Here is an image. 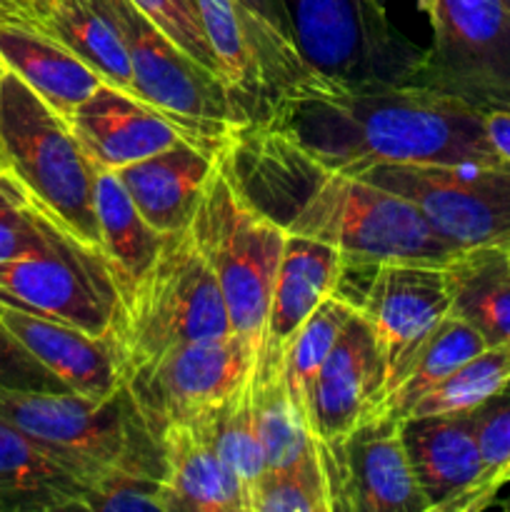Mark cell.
<instances>
[{
	"mask_svg": "<svg viewBox=\"0 0 510 512\" xmlns=\"http://www.w3.org/2000/svg\"><path fill=\"white\" fill-rule=\"evenodd\" d=\"M235 188L285 233L333 245L350 265H448L450 248L415 205L363 178L325 168L270 125H243L220 150Z\"/></svg>",
	"mask_w": 510,
	"mask_h": 512,
	"instance_id": "cell-1",
	"label": "cell"
},
{
	"mask_svg": "<svg viewBox=\"0 0 510 512\" xmlns=\"http://www.w3.org/2000/svg\"><path fill=\"white\" fill-rule=\"evenodd\" d=\"M258 123L298 143L325 168L348 175L378 163H508L490 143L485 113L418 85L343 90L318 80L275 100Z\"/></svg>",
	"mask_w": 510,
	"mask_h": 512,
	"instance_id": "cell-2",
	"label": "cell"
},
{
	"mask_svg": "<svg viewBox=\"0 0 510 512\" xmlns=\"http://www.w3.org/2000/svg\"><path fill=\"white\" fill-rule=\"evenodd\" d=\"M230 333L233 325L218 278L188 228L168 235L155 263L120 288V308L108 340L125 380L168 350Z\"/></svg>",
	"mask_w": 510,
	"mask_h": 512,
	"instance_id": "cell-3",
	"label": "cell"
},
{
	"mask_svg": "<svg viewBox=\"0 0 510 512\" xmlns=\"http://www.w3.org/2000/svg\"><path fill=\"white\" fill-rule=\"evenodd\" d=\"M0 418L43 445L85 488L118 470L163 478V450L125 383L108 398L0 390Z\"/></svg>",
	"mask_w": 510,
	"mask_h": 512,
	"instance_id": "cell-4",
	"label": "cell"
},
{
	"mask_svg": "<svg viewBox=\"0 0 510 512\" xmlns=\"http://www.w3.org/2000/svg\"><path fill=\"white\" fill-rule=\"evenodd\" d=\"M0 165L50 220L100 248L95 163L60 118L13 70L0 80Z\"/></svg>",
	"mask_w": 510,
	"mask_h": 512,
	"instance_id": "cell-5",
	"label": "cell"
},
{
	"mask_svg": "<svg viewBox=\"0 0 510 512\" xmlns=\"http://www.w3.org/2000/svg\"><path fill=\"white\" fill-rule=\"evenodd\" d=\"M295 48L310 73L343 90L415 85L423 45L405 38L380 0H283Z\"/></svg>",
	"mask_w": 510,
	"mask_h": 512,
	"instance_id": "cell-6",
	"label": "cell"
},
{
	"mask_svg": "<svg viewBox=\"0 0 510 512\" xmlns=\"http://www.w3.org/2000/svg\"><path fill=\"white\" fill-rule=\"evenodd\" d=\"M190 230L218 278L233 333L240 335L258 358L288 233L240 195L220 153Z\"/></svg>",
	"mask_w": 510,
	"mask_h": 512,
	"instance_id": "cell-7",
	"label": "cell"
},
{
	"mask_svg": "<svg viewBox=\"0 0 510 512\" xmlns=\"http://www.w3.org/2000/svg\"><path fill=\"white\" fill-rule=\"evenodd\" d=\"M105 5L128 45L135 98L170 120L185 140L220 153L250 123L233 90L220 75L190 58L130 0H105Z\"/></svg>",
	"mask_w": 510,
	"mask_h": 512,
	"instance_id": "cell-8",
	"label": "cell"
},
{
	"mask_svg": "<svg viewBox=\"0 0 510 512\" xmlns=\"http://www.w3.org/2000/svg\"><path fill=\"white\" fill-rule=\"evenodd\" d=\"M355 178L400 195L458 253L510 250V163H378Z\"/></svg>",
	"mask_w": 510,
	"mask_h": 512,
	"instance_id": "cell-9",
	"label": "cell"
},
{
	"mask_svg": "<svg viewBox=\"0 0 510 512\" xmlns=\"http://www.w3.org/2000/svg\"><path fill=\"white\" fill-rule=\"evenodd\" d=\"M38 218L43 245L0 265V300L108 338L120 308V288L108 258L40 210Z\"/></svg>",
	"mask_w": 510,
	"mask_h": 512,
	"instance_id": "cell-10",
	"label": "cell"
},
{
	"mask_svg": "<svg viewBox=\"0 0 510 512\" xmlns=\"http://www.w3.org/2000/svg\"><path fill=\"white\" fill-rule=\"evenodd\" d=\"M433 40L415 85L480 113L510 110V5L505 0H433Z\"/></svg>",
	"mask_w": 510,
	"mask_h": 512,
	"instance_id": "cell-11",
	"label": "cell"
},
{
	"mask_svg": "<svg viewBox=\"0 0 510 512\" xmlns=\"http://www.w3.org/2000/svg\"><path fill=\"white\" fill-rule=\"evenodd\" d=\"M255 370V350L240 335L198 340L148 360L123 380L158 438L175 423H193L223 403Z\"/></svg>",
	"mask_w": 510,
	"mask_h": 512,
	"instance_id": "cell-12",
	"label": "cell"
},
{
	"mask_svg": "<svg viewBox=\"0 0 510 512\" xmlns=\"http://www.w3.org/2000/svg\"><path fill=\"white\" fill-rule=\"evenodd\" d=\"M330 512H430L398 420L368 415L333 440H315Z\"/></svg>",
	"mask_w": 510,
	"mask_h": 512,
	"instance_id": "cell-13",
	"label": "cell"
},
{
	"mask_svg": "<svg viewBox=\"0 0 510 512\" xmlns=\"http://www.w3.org/2000/svg\"><path fill=\"white\" fill-rule=\"evenodd\" d=\"M355 310L368 320L385 373L450 313L445 265L375 263ZM385 380V378H383Z\"/></svg>",
	"mask_w": 510,
	"mask_h": 512,
	"instance_id": "cell-14",
	"label": "cell"
},
{
	"mask_svg": "<svg viewBox=\"0 0 510 512\" xmlns=\"http://www.w3.org/2000/svg\"><path fill=\"white\" fill-rule=\"evenodd\" d=\"M400 435L430 512H478L485 468L470 410L413 415Z\"/></svg>",
	"mask_w": 510,
	"mask_h": 512,
	"instance_id": "cell-15",
	"label": "cell"
},
{
	"mask_svg": "<svg viewBox=\"0 0 510 512\" xmlns=\"http://www.w3.org/2000/svg\"><path fill=\"white\" fill-rule=\"evenodd\" d=\"M345 265L343 253L333 245L288 233L270 295L263 343L255 358V378L283 373L290 343L313 310L338 290Z\"/></svg>",
	"mask_w": 510,
	"mask_h": 512,
	"instance_id": "cell-16",
	"label": "cell"
},
{
	"mask_svg": "<svg viewBox=\"0 0 510 512\" xmlns=\"http://www.w3.org/2000/svg\"><path fill=\"white\" fill-rule=\"evenodd\" d=\"M385 365L373 328L355 310L310 385L305 420L315 440H333L365 420L383 388Z\"/></svg>",
	"mask_w": 510,
	"mask_h": 512,
	"instance_id": "cell-17",
	"label": "cell"
},
{
	"mask_svg": "<svg viewBox=\"0 0 510 512\" xmlns=\"http://www.w3.org/2000/svg\"><path fill=\"white\" fill-rule=\"evenodd\" d=\"M75 138L98 168L120 170L183 140L170 120L133 93L103 83L70 118Z\"/></svg>",
	"mask_w": 510,
	"mask_h": 512,
	"instance_id": "cell-18",
	"label": "cell"
},
{
	"mask_svg": "<svg viewBox=\"0 0 510 512\" xmlns=\"http://www.w3.org/2000/svg\"><path fill=\"white\" fill-rule=\"evenodd\" d=\"M0 320L23 348L73 393L108 398L123 385L108 338L0 300Z\"/></svg>",
	"mask_w": 510,
	"mask_h": 512,
	"instance_id": "cell-19",
	"label": "cell"
},
{
	"mask_svg": "<svg viewBox=\"0 0 510 512\" xmlns=\"http://www.w3.org/2000/svg\"><path fill=\"white\" fill-rule=\"evenodd\" d=\"M215 160L218 153H210L183 138L163 153L150 155L115 173L143 218L158 233L173 235L183 233L193 223Z\"/></svg>",
	"mask_w": 510,
	"mask_h": 512,
	"instance_id": "cell-20",
	"label": "cell"
},
{
	"mask_svg": "<svg viewBox=\"0 0 510 512\" xmlns=\"http://www.w3.org/2000/svg\"><path fill=\"white\" fill-rule=\"evenodd\" d=\"M0 60L68 123L105 83L60 40L25 20H0Z\"/></svg>",
	"mask_w": 510,
	"mask_h": 512,
	"instance_id": "cell-21",
	"label": "cell"
},
{
	"mask_svg": "<svg viewBox=\"0 0 510 512\" xmlns=\"http://www.w3.org/2000/svg\"><path fill=\"white\" fill-rule=\"evenodd\" d=\"M160 450L168 512H248L243 483L193 423L165 428Z\"/></svg>",
	"mask_w": 510,
	"mask_h": 512,
	"instance_id": "cell-22",
	"label": "cell"
},
{
	"mask_svg": "<svg viewBox=\"0 0 510 512\" xmlns=\"http://www.w3.org/2000/svg\"><path fill=\"white\" fill-rule=\"evenodd\" d=\"M488 348L483 335L458 315L448 313L418 345L408 350L393 368L385 373L383 388L370 415L388 420H405L410 408L430 388L448 378L453 370L468 363Z\"/></svg>",
	"mask_w": 510,
	"mask_h": 512,
	"instance_id": "cell-23",
	"label": "cell"
},
{
	"mask_svg": "<svg viewBox=\"0 0 510 512\" xmlns=\"http://www.w3.org/2000/svg\"><path fill=\"white\" fill-rule=\"evenodd\" d=\"M85 485L30 435L0 418V512L83 510Z\"/></svg>",
	"mask_w": 510,
	"mask_h": 512,
	"instance_id": "cell-24",
	"label": "cell"
},
{
	"mask_svg": "<svg viewBox=\"0 0 510 512\" xmlns=\"http://www.w3.org/2000/svg\"><path fill=\"white\" fill-rule=\"evenodd\" d=\"M450 313L483 335L488 348H510V258L508 250L480 248L445 265Z\"/></svg>",
	"mask_w": 510,
	"mask_h": 512,
	"instance_id": "cell-25",
	"label": "cell"
},
{
	"mask_svg": "<svg viewBox=\"0 0 510 512\" xmlns=\"http://www.w3.org/2000/svg\"><path fill=\"white\" fill-rule=\"evenodd\" d=\"M95 218L100 248L113 268L118 288L138 280L163 250L168 235L158 233L133 203L115 170L95 165Z\"/></svg>",
	"mask_w": 510,
	"mask_h": 512,
	"instance_id": "cell-26",
	"label": "cell"
},
{
	"mask_svg": "<svg viewBox=\"0 0 510 512\" xmlns=\"http://www.w3.org/2000/svg\"><path fill=\"white\" fill-rule=\"evenodd\" d=\"M40 28L78 55L105 83L133 93L128 45L105 0H58Z\"/></svg>",
	"mask_w": 510,
	"mask_h": 512,
	"instance_id": "cell-27",
	"label": "cell"
},
{
	"mask_svg": "<svg viewBox=\"0 0 510 512\" xmlns=\"http://www.w3.org/2000/svg\"><path fill=\"white\" fill-rule=\"evenodd\" d=\"M193 425L208 440L210 448L238 475L245 495H248L250 512V495H253L260 475L265 473V453L253 413V375L223 403L198 415Z\"/></svg>",
	"mask_w": 510,
	"mask_h": 512,
	"instance_id": "cell-28",
	"label": "cell"
},
{
	"mask_svg": "<svg viewBox=\"0 0 510 512\" xmlns=\"http://www.w3.org/2000/svg\"><path fill=\"white\" fill-rule=\"evenodd\" d=\"M353 313L355 305L345 300L343 295L333 293L313 310V315L305 320V325L298 330L288 353H285L283 378L285 385H288L290 398H293L295 408L303 413V418L310 385H313L315 375L323 368L325 358L330 355L333 345L338 343L340 333L348 325V320L353 318Z\"/></svg>",
	"mask_w": 510,
	"mask_h": 512,
	"instance_id": "cell-29",
	"label": "cell"
},
{
	"mask_svg": "<svg viewBox=\"0 0 510 512\" xmlns=\"http://www.w3.org/2000/svg\"><path fill=\"white\" fill-rule=\"evenodd\" d=\"M253 413L263 443L265 470L285 468L315 445L303 413L290 398L283 373L268 378L253 375Z\"/></svg>",
	"mask_w": 510,
	"mask_h": 512,
	"instance_id": "cell-30",
	"label": "cell"
},
{
	"mask_svg": "<svg viewBox=\"0 0 510 512\" xmlns=\"http://www.w3.org/2000/svg\"><path fill=\"white\" fill-rule=\"evenodd\" d=\"M510 383V348H485L430 388L410 408L413 415L468 413Z\"/></svg>",
	"mask_w": 510,
	"mask_h": 512,
	"instance_id": "cell-31",
	"label": "cell"
},
{
	"mask_svg": "<svg viewBox=\"0 0 510 512\" xmlns=\"http://www.w3.org/2000/svg\"><path fill=\"white\" fill-rule=\"evenodd\" d=\"M250 512H330L318 443L295 463L260 475L250 495Z\"/></svg>",
	"mask_w": 510,
	"mask_h": 512,
	"instance_id": "cell-32",
	"label": "cell"
},
{
	"mask_svg": "<svg viewBox=\"0 0 510 512\" xmlns=\"http://www.w3.org/2000/svg\"><path fill=\"white\" fill-rule=\"evenodd\" d=\"M483 458V485L478 493V510H488L503 490L510 470V383L500 393L470 410Z\"/></svg>",
	"mask_w": 510,
	"mask_h": 512,
	"instance_id": "cell-33",
	"label": "cell"
},
{
	"mask_svg": "<svg viewBox=\"0 0 510 512\" xmlns=\"http://www.w3.org/2000/svg\"><path fill=\"white\" fill-rule=\"evenodd\" d=\"M85 512H168V495L160 475L118 470L85 488Z\"/></svg>",
	"mask_w": 510,
	"mask_h": 512,
	"instance_id": "cell-34",
	"label": "cell"
},
{
	"mask_svg": "<svg viewBox=\"0 0 510 512\" xmlns=\"http://www.w3.org/2000/svg\"><path fill=\"white\" fill-rule=\"evenodd\" d=\"M130 3L150 23L158 25L170 40H175L190 58L198 60L210 73L220 75V65L215 60L213 48H210L208 35H205L203 18H200L198 0H130Z\"/></svg>",
	"mask_w": 510,
	"mask_h": 512,
	"instance_id": "cell-35",
	"label": "cell"
},
{
	"mask_svg": "<svg viewBox=\"0 0 510 512\" xmlns=\"http://www.w3.org/2000/svg\"><path fill=\"white\" fill-rule=\"evenodd\" d=\"M43 245L38 210L8 173H0V265L13 263Z\"/></svg>",
	"mask_w": 510,
	"mask_h": 512,
	"instance_id": "cell-36",
	"label": "cell"
},
{
	"mask_svg": "<svg viewBox=\"0 0 510 512\" xmlns=\"http://www.w3.org/2000/svg\"><path fill=\"white\" fill-rule=\"evenodd\" d=\"M0 390H28V393L70 390L23 348V343L5 328L3 320H0Z\"/></svg>",
	"mask_w": 510,
	"mask_h": 512,
	"instance_id": "cell-37",
	"label": "cell"
},
{
	"mask_svg": "<svg viewBox=\"0 0 510 512\" xmlns=\"http://www.w3.org/2000/svg\"><path fill=\"white\" fill-rule=\"evenodd\" d=\"M250 15H255L258 20H263L265 25H270L273 30H278L280 35L293 40V30H290L288 10H285L283 0H238ZM295 43V40H293Z\"/></svg>",
	"mask_w": 510,
	"mask_h": 512,
	"instance_id": "cell-38",
	"label": "cell"
},
{
	"mask_svg": "<svg viewBox=\"0 0 510 512\" xmlns=\"http://www.w3.org/2000/svg\"><path fill=\"white\" fill-rule=\"evenodd\" d=\"M485 130L490 143L510 163V110H493L485 113Z\"/></svg>",
	"mask_w": 510,
	"mask_h": 512,
	"instance_id": "cell-39",
	"label": "cell"
},
{
	"mask_svg": "<svg viewBox=\"0 0 510 512\" xmlns=\"http://www.w3.org/2000/svg\"><path fill=\"white\" fill-rule=\"evenodd\" d=\"M0 20H25V23H33V20L25 18V13L13 3V0H0Z\"/></svg>",
	"mask_w": 510,
	"mask_h": 512,
	"instance_id": "cell-40",
	"label": "cell"
},
{
	"mask_svg": "<svg viewBox=\"0 0 510 512\" xmlns=\"http://www.w3.org/2000/svg\"><path fill=\"white\" fill-rule=\"evenodd\" d=\"M20 10L25 13V18L33 20L35 25H43V15H40V5L38 0H13Z\"/></svg>",
	"mask_w": 510,
	"mask_h": 512,
	"instance_id": "cell-41",
	"label": "cell"
},
{
	"mask_svg": "<svg viewBox=\"0 0 510 512\" xmlns=\"http://www.w3.org/2000/svg\"><path fill=\"white\" fill-rule=\"evenodd\" d=\"M503 490H505V498L503 500H493V505H490V508H495V505H498V508L510 512V480L503 485ZM503 490H500V493H503Z\"/></svg>",
	"mask_w": 510,
	"mask_h": 512,
	"instance_id": "cell-42",
	"label": "cell"
},
{
	"mask_svg": "<svg viewBox=\"0 0 510 512\" xmlns=\"http://www.w3.org/2000/svg\"><path fill=\"white\" fill-rule=\"evenodd\" d=\"M55 3H58V0H38V5H40V15H43V18H45V15H48V10L53 8Z\"/></svg>",
	"mask_w": 510,
	"mask_h": 512,
	"instance_id": "cell-43",
	"label": "cell"
},
{
	"mask_svg": "<svg viewBox=\"0 0 510 512\" xmlns=\"http://www.w3.org/2000/svg\"><path fill=\"white\" fill-rule=\"evenodd\" d=\"M430 3H433V0H418V8H420V10H423V13H428Z\"/></svg>",
	"mask_w": 510,
	"mask_h": 512,
	"instance_id": "cell-44",
	"label": "cell"
},
{
	"mask_svg": "<svg viewBox=\"0 0 510 512\" xmlns=\"http://www.w3.org/2000/svg\"><path fill=\"white\" fill-rule=\"evenodd\" d=\"M3 73H5V65H3V60H0V80H3Z\"/></svg>",
	"mask_w": 510,
	"mask_h": 512,
	"instance_id": "cell-45",
	"label": "cell"
},
{
	"mask_svg": "<svg viewBox=\"0 0 510 512\" xmlns=\"http://www.w3.org/2000/svg\"><path fill=\"white\" fill-rule=\"evenodd\" d=\"M508 480H510V470H508V478H505V483H508Z\"/></svg>",
	"mask_w": 510,
	"mask_h": 512,
	"instance_id": "cell-46",
	"label": "cell"
},
{
	"mask_svg": "<svg viewBox=\"0 0 510 512\" xmlns=\"http://www.w3.org/2000/svg\"><path fill=\"white\" fill-rule=\"evenodd\" d=\"M0 173H3V165H0Z\"/></svg>",
	"mask_w": 510,
	"mask_h": 512,
	"instance_id": "cell-47",
	"label": "cell"
},
{
	"mask_svg": "<svg viewBox=\"0 0 510 512\" xmlns=\"http://www.w3.org/2000/svg\"><path fill=\"white\" fill-rule=\"evenodd\" d=\"M505 3H508V5H510V0H505Z\"/></svg>",
	"mask_w": 510,
	"mask_h": 512,
	"instance_id": "cell-48",
	"label": "cell"
},
{
	"mask_svg": "<svg viewBox=\"0 0 510 512\" xmlns=\"http://www.w3.org/2000/svg\"><path fill=\"white\" fill-rule=\"evenodd\" d=\"M508 258H510V250H508Z\"/></svg>",
	"mask_w": 510,
	"mask_h": 512,
	"instance_id": "cell-49",
	"label": "cell"
}]
</instances>
